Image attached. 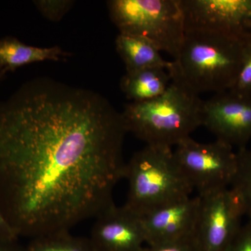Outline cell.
<instances>
[{
  "mask_svg": "<svg viewBox=\"0 0 251 251\" xmlns=\"http://www.w3.org/2000/svg\"><path fill=\"white\" fill-rule=\"evenodd\" d=\"M126 133L103 96L49 77L0 102V209L18 237L69 231L115 204Z\"/></svg>",
  "mask_w": 251,
  "mask_h": 251,
  "instance_id": "cell-1",
  "label": "cell"
},
{
  "mask_svg": "<svg viewBox=\"0 0 251 251\" xmlns=\"http://www.w3.org/2000/svg\"><path fill=\"white\" fill-rule=\"evenodd\" d=\"M244 39L212 31L188 29L168 72L198 94L228 92L242 62Z\"/></svg>",
  "mask_w": 251,
  "mask_h": 251,
  "instance_id": "cell-2",
  "label": "cell"
},
{
  "mask_svg": "<svg viewBox=\"0 0 251 251\" xmlns=\"http://www.w3.org/2000/svg\"><path fill=\"white\" fill-rule=\"evenodd\" d=\"M203 103L198 94L171 80L162 95L126 104L121 113L127 133L146 145L173 148L202 126Z\"/></svg>",
  "mask_w": 251,
  "mask_h": 251,
  "instance_id": "cell-3",
  "label": "cell"
},
{
  "mask_svg": "<svg viewBox=\"0 0 251 251\" xmlns=\"http://www.w3.org/2000/svg\"><path fill=\"white\" fill-rule=\"evenodd\" d=\"M124 178L128 184L124 206L140 217L193 191L169 147L146 145L126 163Z\"/></svg>",
  "mask_w": 251,
  "mask_h": 251,
  "instance_id": "cell-4",
  "label": "cell"
},
{
  "mask_svg": "<svg viewBox=\"0 0 251 251\" xmlns=\"http://www.w3.org/2000/svg\"><path fill=\"white\" fill-rule=\"evenodd\" d=\"M107 5L120 33L146 38L176 58L186 31L180 0H110Z\"/></svg>",
  "mask_w": 251,
  "mask_h": 251,
  "instance_id": "cell-5",
  "label": "cell"
},
{
  "mask_svg": "<svg viewBox=\"0 0 251 251\" xmlns=\"http://www.w3.org/2000/svg\"><path fill=\"white\" fill-rule=\"evenodd\" d=\"M175 148L176 161L198 196L232 186L237 168V152L232 146L219 140L198 143L190 137Z\"/></svg>",
  "mask_w": 251,
  "mask_h": 251,
  "instance_id": "cell-6",
  "label": "cell"
},
{
  "mask_svg": "<svg viewBox=\"0 0 251 251\" xmlns=\"http://www.w3.org/2000/svg\"><path fill=\"white\" fill-rule=\"evenodd\" d=\"M194 235L201 251H226L241 229L246 216L237 191L224 188L200 196Z\"/></svg>",
  "mask_w": 251,
  "mask_h": 251,
  "instance_id": "cell-7",
  "label": "cell"
},
{
  "mask_svg": "<svg viewBox=\"0 0 251 251\" xmlns=\"http://www.w3.org/2000/svg\"><path fill=\"white\" fill-rule=\"evenodd\" d=\"M185 30L235 36L251 35V0H180Z\"/></svg>",
  "mask_w": 251,
  "mask_h": 251,
  "instance_id": "cell-8",
  "label": "cell"
},
{
  "mask_svg": "<svg viewBox=\"0 0 251 251\" xmlns=\"http://www.w3.org/2000/svg\"><path fill=\"white\" fill-rule=\"evenodd\" d=\"M202 126L216 140L232 148H247L251 139V99L229 92L216 94L203 103Z\"/></svg>",
  "mask_w": 251,
  "mask_h": 251,
  "instance_id": "cell-9",
  "label": "cell"
},
{
  "mask_svg": "<svg viewBox=\"0 0 251 251\" xmlns=\"http://www.w3.org/2000/svg\"><path fill=\"white\" fill-rule=\"evenodd\" d=\"M97 251H143L141 217L113 204L95 218L90 238Z\"/></svg>",
  "mask_w": 251,
  "mask_h": 251,
  "instance_id": "cell-10",
  "label": "cell"
},
{
  "mask_svg": "<svg viewBox=\"0 0 251 251\" xmlns=\"http://www.w3.org/2000/svg\"><path fill=\"white\" fill-rule=\"evenodd\" d=\"M199 196L183 198L142 216L147 245L172 242L194 234Z\"/></svg>",
  "mask_w": 251,
  "mask_h": 251,
  "instance_id": "cell-11",
  "label": "cell"
},
{
  "mask_svg": "<svg viewBox=\"0 0 251 251\" xmlns=\"http://www.w3.org/2000/svg\"><path fill=\"white\" fill-rule=\"evenodd\" d=\"M70 54L57 46L46 48L29 46L9 36L0 39V67L6 74L32 63L57 62Z\"/></svg>",
  "mask_w": 251,
  "mask_h": 251,
  "instance_id": "cell-12",
  "label": "cell"
},
{
  "mask_svg": "<svg viewBox=\"0 0 251 251\" xmlns=\"http://www.w3.org/2000/svg\"><path fill=\"white\" fill-rule=\"evenodd\" d=\"M118 54L125 63L126 72L151 67L169 70L173 62L165 60L161 50L151 41L143 36L119 33L115 40Z\"/></svg>",
  "mask_w": 251,
  "mask_h": 251,
  "instance_id": "cell-13",
  "label": "cell"
},
{
  "mask_svg": "<svg viewBox=\"0 0 251 251\" xmlns=\"http://www.w3.org/2000/svg\"><path fill=\"white\" fill-rule=\"evenodd\" d=\"M166 69L151 67L126 72L120 81V88L131 102H143L162 95L171 83Z\"/></svg>",
  "mask_w": 251,
  "mask_h": 251,
  "instance_id": "cell-14",
  "label": "cell"
},
{
  "mask_svg": "<svg viewBox=\"0 0 251 251\" xmlns=\"http://www.w3.org/2000/svg\"><path fill=\"white\" fill-rule=\"evenodd\" d=\"M26 251H97L90 238L72 235L69 231H59L31 238Z\"/></svg>",
  "mask_w": 251,
  "mask_h": 251,
  "instance_id": "cell-15",
  "label": "cell"
},
{
  "mask_svg": "<svg viewBox=\"0 0 251 251\" xmlns=\"http://www.w3.org/2000/svg\"><path fill=\"white\" fill-rule=\"evenodd\" d=\"M237 173L232 186L244 204L246 216L251 221V150L247 148L238 150Z\"/></svg>",
  "mask_w": 251,
  "mask_h": 251,
  "instance_id": "cell-16",
  "label": "cell"
},
{
  "mask_svg": "<svg viewBox=\"0 0 251 251\" xmlns=\"http://www.w3.org/2000/svg\"><path fill=\"white\" fill-rule=\"evenodd\" d=\"M231 93L251 99V35L244 39L242 62Z\"/></svg>",
  "mask_w": 251,
  "mask_h": 251,
  "instance_id": "cell-17",
  "label": "cell"
},
{
  "mask_svg": "<svg viewBox=\"0 0 251 251\" xmlns=\"http://www.w3.org/2000/svg\"><path fill=\"white\" fill-rule=\"evenodd\" d=\"M33 4L39 13L51 22H59L75 4L73 0H35Z\"/></svg>",
  "mask_w": 251,
  "mask_h": 251,
  "instance_id": "cell-18",
  "label": "cell"
},
{
  "mask_svg": "<svg viewBox=\"0 0 251 251\" xmlns=\"http://www.w3.org/2000/svg\"><path fill=\"white\" fill-rule=\"evenodd\" d=\"M143 251H201L194 234L161 244L147 245Z\"/></svg>",
  "mask_w": 251,
  "mask_h": 251,
  "instance_id": "cell-19",
  "label": "cell"
},
{
  "mask_svg": "<svg viewBox=\"0 0 251 251\" xmlns=\"http://www.w3.org/2000/svg\"><path fill=\"white\" fill-rule=\"evenodd\" d=\"M226 251H251V221L248 220Z\"/></svg>",
  "mask_w": 251,
  "mask_h": 251,
  "instance_id": "cell-20",
  "label": "cell"
},
{
  "mask_svg": "<svg viewBox=\"0 0 251 251\" xmlns=\"http://www.w3.org/2000/svg\"><path fill=\"white\" fill-rule=\"evenodd\" d=\"M17 234L11 228V226L5 219L1 209H0V239H9V240H18Z\"/></svg>",
  "mask_w": 251,
  "mask_h": 251,
  "instance_id": "cell-21",
  "label": "cell"
},
{
  "mask_svg": "<svg viewBox=\"0 0 251 251\" xmlns=\"http://www.w3.org/2000/svg\"><path fill=\"white\" fill-rule=\"evenodd\" d=\"M0 251H26L25 248L18 244V240L0 239Z\"/></svg>",
  "mask_w": 251,
  "mask_h": 251,
  "instance_id": "cell-22",
  "label": "cell"
},
{
  "mask_svg": "<svg viewBox=\"0 0 251 251\" xmlns=\"http://www.w3.org/2000/svg\"><path fill=\"white\" fill-rule=\"evenodd\" d=\"M6 75V73L0 67V82L3 80V79L4 78L5 75Z\"/></svg>",
  "mask_w": 251,
  "mask_h": 251,
  "instance_id": "cell-23",
  "label": "cell"
}]
</instances>
